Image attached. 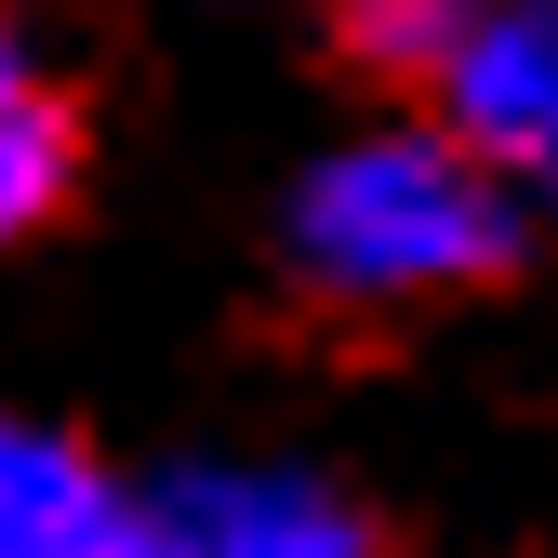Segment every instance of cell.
Wrapping results in <instances>:
<instances>
[{"instance_id": "1", "label": "cell", "mask_w": 558, "mask_h": 558, "mask_svg": "<svg viewBox=\"0 0 558 558\" xmlns=\"http://www.w3.org/2000/svg\"><path fill=\"white\" fill-rule=\"evenodd\" d=\"M519 173L478 160L465 133H345L332 160H306L293 214V266L332 306H426V293H478L519 266Z\"/></svg>"}, {"instance_id": "2", "label": "cell", "mask_w": 558, "mask_h": 558, "mask_svg": "<svg viewBox=\"0 0 558 558\" xmlns=\"http://www.w3.org/2000/svg\"><path fill=\"white\" fill-rule=\"evenodd\" d=\"M345 40L478 160L558 173V0H345Z\"/></svg>"}, {"instance_id": "3", "label": "cell", "mask_w": 558, "mask_h": 558, "mask_svg": "<svg viewBox=\"0 0 558 558\" xmlns=\"http://www.w3.org/2000/svg\"><path fill=\"white\" fill-rule=\"evenodd\" d=\"M160 558H373V519L306 465H186L147 493Z\"/></svg>"}, {"instance_id": "4", "label": "cell", "mask_w": 558, "mask_h": 558, "mask_svg": "<svg viewBox=\"0 0 558 558\" xmlns=\"http://www.w3.org/2000/svg\"><path fill=\"white\" fill-rule=\"evenodd\" d=\"M0 558H160L147 493H120L81 439L0 412Z\"/></svg>"}, {"instance_id": "5", "label": "cell", "mask_w": 558, "mask_h": 558, "mask_svg": "<svg viewBox=\"0 0 558 558\" xmlns=\"http://www.w3.org/2000/svg\"><path fill=\"white\" fill-rule=\"evenodd\" d=\"M66 160H81V147H66V94L0 40V240H27L66 199Z\"/></svg>"}]
</instances>
